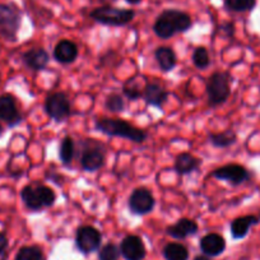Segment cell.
<instances>
[{
  "instance_id": "5bb4252c",
  "label": "cell",
  "mask_w": 260,
  "mask_h": 260,
  "mask_svg": "<svg viewBox=\"0 0 260 260\" xmlns=\"http://www.w3.org/2000/svg\"><path fill=\"white\" fill-rule=\"evenodd\" d=\"M143 100L148 106L157 107V109H162L164 105L167 102L169 99V92L162 87L161 84L154 83H147L143 88Z\"/></svg>"
},
{
  "instance_id": "d4e9b609",
  "label": "cell",
  "mask_w": 260,
  "mask_h": 260,
  "mask_svg": "<svg viewBox=\"0 0 260 260\" xmlns=\"http://www.w3.org/2000/svg\"><path fill=\"white\" fill-rule=\"evenodd\" d=\"M192 64L199 71H204L211 65V56L204 46H198L192 52Z\"/></svg>"
},
{
  "instance_id": "4fadbf2b",
  "label": "cell",
  "mask_w": 260,
  "mask_h": 260,
  "mask_svg": "<svg viewBox=\"0 0 260 260\" xmlns=\"http://www.w3.org/2000/svg\"><path fill=\"white\" fill-rule=\"evenodd\" d=\"M49 52L42 47H32L22 55V61L31 71H44L49 64Z\"/></svg>"
},
{
  "instance_id": "3957f363",
  "label": "cell",
  "mask_w": 260,
  "mask_h": 260,
  "mask_svg": "<svg viewBox=\"0 0 260 260\" xmlns=\"http://www.w3.org/2000/svg\"><path fill=\"white\" fill-rule=\"evenodd\" d=\"M89 17L94 22L104 26L111 27H122L133 21L136 17V12L133 9H121L115 7L105 6L93 9L89 13Z\"/></svg>"
},
{
  "instance_id": "ffe728a7",
  "label": "cell",
  "mask_w": 260,
  "mask_h": 260,
  "mask_svg": "<svg viewBox=\"0 0 260 260\" xmlns=\"http://www.w3.org/2000/svg\"><path fill=\"white\" fill-rule=\"evenodd\" d=\"M201 249L207 256H218L226 249V241L218 234H208L201 240Z\"/></svg>"
},
{
  "instance_id": "277c9868",
  "label": "cell",
  "mask_w": 260,
  "mask_h": 260,
  "mask_svg": "<svg viewBox=\"0 0 260 260\" xmlns=\"http://www.w3.org/2000/svg\"><path fill=\"white\" fill-rule=\"evenodd\" d=\"M22 23V13L14 4H0V37L7 41H17Z\"/></svg>"
},
{
  "instance_id": "5b68a950",
  "label": "cell",
  "mask_w": 260,
  "mask_h": 260,
  "mask_svg": "<svg viewBox=\"0 0 260 260\" xmlns=\"http://www.w3.org/2000/svg\"><path fill=\"white\" fill-rule=\"evenodd\" d=\"M207 94L209 106L217 107L223 105L231 94V78L227 73L216 72L207 82Z\"/></svg>"
},
{
  "instance_id": "8fae6325",
  "label": "cell",
  "mask_w": 260,
  "mask_h": 260,
  "mask_svg": "<svg viewBox=\"0 0 260 260\" xmlns=\"http://www.w3.org/2000/svg\"><path fill=\"white\" fill-rule=\"evenodd\" d=\"M23 120L16 99L12 94H2L0 96V121H4L9 127L19 125Z\"/></svg>"
},
{
  "instance_id": "1f68e13d",
  "label": "cell",
  "mask_w": 260,
  "mask_h": 260,
  "mask_svg": "<svg viewBox=\"0 0 260 260\" xmlns=\"http://www.w3.org/2000/svg\"><path fill=\"white\" fill-rule=\"evenodd\" d=\"M7 249H8V239L4 232H0V260H6Z\"/></svg>"
},
{
  "instance_id": "9a60e30c",
  "label": "cell",
  "mask_w": 260,
  "mask_h": 260,
  "mask_svg": "<svg viewBox=\"0 0 260 260\" xmlns=\"http://www.w3.org/2000/svg\"><path fill=\"white\" fill-rule=\"evenodd\" d=\"M78 46L71 40H61L54 49V57L60 64H71L78 57Z\"/></svg>"
},
{
  "instance_id": "836d02e7",
  "label": "cell",
  "mask_w": 260,
  "mask_h": 260,
  "mask_svg": "<svg viewBox=\"0 0 260 260\" xmlns=\"http://www.w3.org/2000/svg\"><path fill=\"white\" fill-rule=\"evenodd\" d=\"M3 133H4V127L3 125H2V121H0V137L3 136Z\"/></svg>"
},
{
  "instance_id": "ac0fdd59",
  "label": "cell",
  "mask_w": 260,
  "mask_h": 260,
  "mask_svg": "<svg viewBox=\"0 0 260 260\" xmlns=\"http://www.w3.org/2000/svg\"><path fill=\"white\" fill-rule=\"evenodd\" d=\"M260 223V217L255 214H247V216H241L235 218L231 222V235L234 239H244L249 234L250 229L255 224Z\"/></svg>"
},
{
  "instance_id": "4dcf8cb0",
  "label": "cell",
  "mask_w": 260,
  "mask_h": 260,
  "mask_svg": "<svg viewBox=\"0 0 260 260\" xmlns=\"http://www.w3.org/2000/svg\"><path fill=\"white\" fill-rule=\"evenodd\" d=\"M120 249L115 244H107L100 250V260H119Z\"/></svg>"
},
{
  "instance_id": "30bf717a",
  "label": "cell",
  "mask_w": 260,
  "mask_h": 260,
  "mask_svg": "<svg viewBox=\"0 0 260 260\" xmlns=\"http://www.w3.org/2000/svg\"><path fill=\"white\" fill-rule=\"evenodd\" d=\"M102 235L101 232L93 226H83L79 227L77 231L76 244L77 247L81 250L83 254L93 252L101 246Z\"/></svg>"
},
{
  "instance_id": "e0dca14e",
  "label": "cell",
  "mask_w": 260,
  "mask_h": 260,
  "mask_svg": "<svg viewBox=\"0 0 260 260\" xmlns=\"http://www.w3.org/2000/svg\"><path fill=\"white\" fill-rule=\"evenodd\" d=\"M198 232V224L197 222L189 218H181L176 223L171 224L166 229V234L174 239L181 240L186 239L187 236H191Z\"/></svg>"
},
{
  "instance_id": "4316f807",
  "label": "cell",
  "mask_w": 260,
  "mask_h": 260,
  "mask_svg": "<svg viewBox=\"0 0 260 260\" xmlns=\"http://www.w3.org/2000/svg\"><path fill=\"white\" fill-rule=\"evenodd\" d=\"M224 7L231 12H249L252 11L256 4V0H223Z\"/></svg>"
},
{
  "instance_id": "52a82bcc",
  "label": "cell",
  "mask_w": 260,
  "mask_h": 260,
  "mask_svg": "<svg viewBox=\"0 0 260 260\" xmlns=\"http://www.w3.org/2000/svg\"><path fill=\"white\" fill-rule=\"evenodd\" d=\"M105 159H106V153L101 144L93 141L84 142L81 156H79L81 167L84 171H97L105 165Z\"/></svg>"
},
{
  "instance_id": "7a4b0ae2",
  "label": "cell",
  "mask_w": 260,
  "mask_h": 260,
  "mask_svg": "<svg viewBox=\"0 0 260 260\" xmlns=\"http://www.w3.org/2000/svg\"><path fill=\"white\" fill-rule=\"evenodd\" d=\"M94 127L107 137L124 138L134 143H143L148 137L144 130L121 119H109V117L99 119L94 122Z\"/></svg>"
},
{
  "instance_id": "2e32d148",
  "label": "cell",
  "mask_w": 260,
  "mask_h": 260,
  "mask_svg": "<svg viewBox=\"0 0 260 260\" xmlns=\"http://www.w3.org/2000/svg\"><path fill=\"white\" fill-rule=\"evenodd\" d=\"M202 166V159L195 157L194 154L189 153V152H184L180 153L175 159L174 170L179 175L184 176V175H190L192 172L198 171Z\"/></svg>"
},
{
  "instance_id": "ba28073f",
  "label": "cell",
  "mask_w": 260,
  "mask_h": 260,
  "mask_svg": "<svg viewBox=\"0 0 260 260\" xmlns=\"http://www.w3.org/2000/svg\"><path fill=\"white\" fill-rule=\"evenodd\" d=\"M154 206H156V199H154L153 194L151 190L144 186L134 189L127 199L129 211L137 216L149 214L154 209Z\"/></svg>"
},
{
  "instance_id": "d6a6232c",
  "label": "cell",
  "mask_w": 260,
  "mask_h": 260,
  "mask_svg": "<svg viewBox=\"0 0 260 260\" xmlns=\"http://www.w3.org/2000/svg\"><path fill=\"white\" fill-rule=\"evenodd\" d=\"M125 2H127L129 4H133V6H136V4L141 3L142 0H125Z\"/></svg>"
},
{
  "instance_id": "e575fe53",
  "label": "cell",
  "mask_w": 260,
  "mask_h": 260,
  "mask_svg": "<svg viewBox=\"0 0 260 260\" xmlns=\"http://www.w3.org/2000/svg\"><path fill=\"white\" fill-rule=\"evenodd\" d=\"M194 260H209V259H208V257H206V256H197Z\"/></svg>"
},
{
  "instance_id": "cb8c5ba5",
  "label": "cell",
  "mask_w": 260,
  "mask_h": 260,
  "mask_svg": "<svg viewBox=\"0 0 260 260\" xmlns=\"http://www.w3.org/2000/svg\"><path fill=\"white\" fill-rule=\"evenodd\" d=\"M164 255L167 260H187L189 259V251L186 247L181 244L171 242L167 244L164 249Z\"/></svg>"
},
{
  "instance_id": "d6986e66",
  "label": "cell",
  "mask_w": 260,
  "mask_h": 260,
  "mask_svg": "<svg viewBox=\"0 0 260 260\" xmlns=\"http://www.w3.org/2000/svg\"><path fill=\"white\" fill-rule=\"evenodd\" d=\"M21 198L26 208L31 212H40L44 209V203H42L41 195H40L37 182L35 184L26 185L21 191Z\"/></svg>"
},
{
  "instance_id": "7402d4cb",
  "label": "cell",
  "mask_w": 260,
  "mask_h": 260,
  "mask_svg": "<svg viewBox=\"0 0 260 260\" xmlns=\"http://www.w3.org/2000/svg\"><path fill=\"white\" fill-rule=\"evenodd\" d=\"M208 141L216 148H229L236 143L237 136L232 129L224 130L222 133H209Z\"/></svg>"
},
{
  "instance_id": "603a6c76",
  "label": "cell",
  "mask_w": 260,
  "mask_h": 260,
  "mask_svg": "<svg viewBox=\"0 0 260 260\" xmlns=\"http://www.w3.org/2000/svg\"><path fill=\"white\" fill-rule=\"evenodd\" d=\"M74 156H76V143L73 138L69 136L64 137L59 147V158L62 165L68 166L72 164Z\"/></svg>"
},
{
  "instance_id": "f546056e",
  "label": "cell",
  "mask_w": 260,
  "mask_h": 260,
  "mask_svg": "<svg viewBox=\"0 0 260 260\" xmlns=\"http://www.w3.org/2000/svg\"><path fill=\"white\" fill-rule=\"evenodd\" d=\"M37 187H39L40 195H41L42 203H44L45 208H49V207L54 206L55 201H56V194L54 192V190L51 187L46 186V185L39 184V182H37Z\"/></svg>"
},
{
  "instance_id": "f1b7e54d",
  "label": "cell",
  "mask_w": 260,
  "mask_h": 260,
  "mask_svg": "<svg viewBox=\"0 0 260 260\" xmlns=\"http://www.w3.org/2000/svg\"><path fill=\"white\" fill-rule=\"evenodd\" d=\"M105 107L110 112L117 114V112H122L125 110V101L121 94L111 93L107 96L106 101H105Z\"/></svg>"
},
{
  "instance_id": "83f0119b",
  "label": "cell",
  "mask_w": 260,
  "mask_h": 260,
  "mask_svg": "<svg viewBox=\"0 0 260 260\" xmlns=\"http://www.w3.org/2000/svg\"><path fill=\"white\" fill-rule=\"evenodd\" d=\"M16 260H45V256L39 246H24L18 251Z\"/></svg>"
},
{
  "instance_id": "44dd1931",
  "label": "cell",
  "mask_w": 260,
  "mask_h": 260,
  "mask_svg": "<svg viewBox=\"0 0 260 260\" xmlns=\"http://www.w3.org/2000/svg\"><path fill=\"white\" fill-rule=\"evenodd\" d=\"M154 57H156V61L158 64L159 69L162 72H165V73H169V72H171L176 67L177 57L171 47H157L156 51H154Z\"/></svg>"
},
{
  "instance_id": "6da1fadb",
  "label": "cell",
  "mask_w": 260,
  "mask_h": 260,
  "mask_svg": "<svg viewBox=\"0 0 260 260\" xmlns=\"http://www.w3.org/2000/svg\"><path fill=\"white\" fill-rule=\"evenodd\" d=\"M191 26V18L187 13L177 9H166L157 17L153 31L158 39L169 40L175 35L189 31Z\"/></svg>"
},
{
  "instance_id": "484cf974",
  "label": "cell",
  "mask_w": 260,
  "mask_h": 260,
  "mask_svg": "<svg viewBox=\"0 0 260 260\" xmlns=\"http://www.w3.org/2000/svg\"><path fill=\"white\" fill-rule=\"evenodd\" d=\"M143 88H141V84H138L137 78H132L124 84V87H122V93H124V96L129 101H137V100H139L143 96Z\"/></svg>"
},
{
  "instance_id": "7c38bea8",
  "label": "cell",
  "mask_w": 260,
  "mask_h": 260,
  "mask_svg": "<svg viewBox=\"0 0 260 260\" xmlns=\"http://www.w3.org/2000/svg\"><path fill=\"white\" fill-rule=\"evenodd\" d=\"M120 252L126 260H142L146 256V246L141 237L129 235L120 244Z\"/></svg>"
},
{
  "instance_id": "8992f818",
  "label": "cell",
  "mask_w": 260,
  "mask_h": 260,
  "mask_svg": "<svg viewBox=\"0 0 260 260\" xmlns=\"http://www.w3.org/2000/svg\"><path fill=\"white\" fill-rule=\"evenodd\" d=\"M44 109L47 116L56 122L65 121L72 115L71 101L64 92H55L47 96Z\"/></svg>"
},
{
  "instance_id": "9c48e42d",
  "label": "cell",
  "mask_w": 260,
  "mask_h": 260,
  "mask_svg": "<svg viewBox=\"0 0 260 260\" xmlns=\"http://www.w3.org/2000/svg\"><path fill=\"white\" fill-rule=\"evenodd\" d=\"M212 176L217 180H221V181L229 182L232 186H237V185H241L246 182L247 180H250L251 175L246 167L237 164H230L214 170L212 172Z\"/></svg>"
}]
</instances>
